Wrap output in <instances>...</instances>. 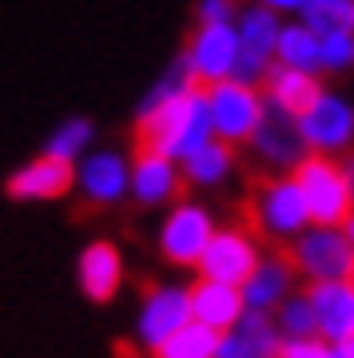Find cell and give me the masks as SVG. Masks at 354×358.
<instances>
[{
    "label": "cell",
    "mask_w": 354,
    "mask_h": 358,
    "mask_svg": "<svg viewBox=\"0 0 354 358\" xmlns=\"http://www.w3.org/2000/svg\"><path fill=\"white\" fill-rule=\"evenodd\" d=\"M303 294L311 303V310H315L318 338L330 346L346 343L354 334V287L351 282H311Z\"/></svg>",
    "instance_id": "obj_14"
},
{
    "label": "cell",
    "mask_w": 354,
    "mask_h": 358,
    "mask_svg": "<svg viewBox=\"0 0 354 358\" xmlns=\"http://www.w3.org/2000/svg\"><path fill=\"white\" fill-rule=\"evenodd\" d=\"M295 267L291 259L283 255V251H275V255H267L259 267H255V275L247 282H243V303H247V310H259V315H271V310H278L287 299H291V287H295Z\"/></svg>",
    "instance_id": "obj_19"
},
{
    "label": "cell",
    "mask_w": 354,
    "mask_h": 358,
    "mask_svg": "<svg viewBox=\"0 0 354 358\" xmlns=\"http://www.w3.org/2000/svg\"><path fill=\"white\" fill-rule=\"evenodd\" d=\"M72 187H76V164L56 159V155H36L32 164H24L20 171H13L8 183H4L8 199H20V203H48V199H64Z\"/></svg>",
    "instance_id": "obj_12"
},
{
    "label": "cell",
    "mask_w": 354,
    "mask_h": 358,
    "mask_svg": "<svg viewBox=\"0 0 354 358\" xmlns=\"http://www.w3.org/2000/svg\"><path fill=\"white\" fill-rule=\"evenodd\" d=\"M275 331L283 343H303V338H318L315 327V310L306 303V294H291L275 315Z\"/></svg>",
    "instance_id": "obj_25"
},
{
    "label": "cell",
    "mask_w": 354,
    "mask_h": 358,
    "mask_svg": "<svg viewBox=\"0 0 354 358\" xmlns=\"http://www.w3.org/2000/svg\"><path fill=\"white\" fill-rule=\"evenodd\" d=\"M243 219L259 239H275L283 247L311 227L299 183L291 176H267V171L251 176V187L243 199Z\"/></svg>",
    "instance_id": "obj_2"
},
{
    "label": "cell",
    "mask_w": 354,
    "mask_h": 358,
    "mask_svg": "<svg viewBox=\"0 0 354 358\" xmlns=\"http://www.w3.org/2000/svg\"><path fill=\"white\" fill-rule=\"evenodd\" d=\"M231 171H235V148L223 140H211L207 148L183 159V183H191V187H215Z\"/></svg>",
    "instance_id": "obj_21"
},
{
    "label": "cell",
    "mask_w": 354,
    "mask_h": 358,
    "mask_svg": "<svg viewBox=\"0 0 354 358\" xmlns=\"http://www.w3.org/2000/svg\"><path fill=\"white\" fill-rule=\"evenodd\" d=\"M191 299V322H199L207 331L227 334L239 327V319L247 315V303H243L239 287H227V282H211V279H195L187 287Z\"/></svg>",
    "instance_id": "obj_15"
},
{
    "label": "cell",
    "mask_w": 354,
    "mask_h": 358,
    "mask_svg": "<svg viewBox=\"0 0 354 358\" xmlns=\"http://www.w3.org/2000/svg\"><path fill=\"white\" fill-rule=\"evenodd\" d=\"M115 355H120V358H139L136 350H132V346H120V350H115Z\"/></svg>",
    "instance_id": "obj_34"
},
{
    "label": "cell",
    "mask_w": 354,
    "mask_h": 358,
    "mask_svg": "<svg viewBox=\"0 0 354 358\" xmlns=\"http://www.w3.org/2000/svg\"><path fill=\"white\" fill-rule=\"evenodd\" d=\"M278 350L283 338L275 331V319L259 310H247L239 327L219 338V358H278Z\"/></svg>",
    "instance_id": "obj_20"
},
{
    "label": "cell",
    "mask_w": 354,
    "mask_h": 358,
    "mask_svg": "<svg viewBox=\"0 0 354 358\" xmlns=\"http://www.w3.org/2000/svg\"><path fill=\"white\" fill-rule=\"evenodd\" d=\"M207 96V112H211V131H215V140L231 143V148H247L251 136L259 131L263 124V92L255 88V84H243V80H219L211 88H203Z\"/></svg>",
    "instance_id": "obj_4"
},
{
    "label": "cell",
    "mask_w": 354,
    "mask_h": 358,
    "mask_svg": "<svg viewBox=\"0 0 354 358\" xmlns=\"http://www.w3.org/2000/svg\"><path fill=\"white\" fill-rule=\"evenodd\" d=\"M88 143H92V124H88V120H64L60 128L48 136V148H44V155H56V159L76 164V155L84 152Z\"/></svg>",
    "instance_id": "obj_26"
},
{
    "label": "cell",
    "mask_w": 354,
    "mask_h": 358,
    "mask_svg": "<svg viewBox=\"0 0 354 358\" xmlns=\"http://www.w3.org/2000/svg\"><path fill=\"white\" fill-rule=\"evenodd\" d=\"M299 131L311 152L318 155H339L351 152L354 143V103L334 96V92H323L318 103L299 120Z\"/></svg>",
    "instance_id": "obj_11"
},
{
    "label": "cell",
    "mask_w": 354,
    "mask_h": 358,
    "mask_svg": "<svg viewBox=\"0 0 354 358\" xmlns=\"http://www.w3.org/2000/svg\"><path fill=\"white\" fill-rule=\"evenodd\" d=\"M80 291L88 294L92 303H112L120 287H124V255L112 239H96L84 247V255L76 263Z\"/></svg>",
    "instance_id": "obj_17"
},
{
    "label": "cell",
    "mask_w": 354,
    "mask_h": 358,
    "mask_svg": "<svg viewBox=\"0 0 354 358\" xmlns=\"http://www.w3.org/2000/svg\"><path fill=\"white\" fill-rule=\"evenodd\" d=\"M191 322V299L187 287H171V282H155L143 291L139 303V319H136V338L143 350H160V346L179 334Z\"/></svg>",
    "instance_id": "obj_10"
},
{
    "label": "cell",
    "mask_w": 354,
    "mask_h": 358,
    "mask_svg": "<svg viewBox=\"0 0 354 358\" xmlns=\"http://www.w3.org/2000/svg\"><path fill=\"white\" fill-rule=\"evenodd\" d=\"M334 358H354V334L346 338V343H339V346H334Z\"/></svg>",
    "instance_id": "obj_31"
},
{
    "label": "cell",
    "mask_w": 354,
    "mask_h": 358,
    "mask_svg": "<svg viewBox=\"0 0 354 358\" xmlns=\"http://www.w3.org/2000/svg\"><path fill=\"white\" fill-rule=\"evenodd\" d=\"M342 235H346V243H351V247H354V215H351V219H346V227H342Z\"/></svg>",
    "instance_id": "obj_33"
},
{
    "label": "cell",
    "mask_w": 354,
    "mask_h": 358,
    "mask_svg": "<svg viewBox=\"0 0 354 358\" xmlns=\"http://www.w3.org/2000/svg\"><path fill=\"white\" fill-rule=\"evenodd\" d=\"M215 140L211 131V112H207V96L195 80L187 76V68L179 60L167 80L143 100L132 128V152H152L167 155V159H187L199 148Z\"/></svg>",
    "instance_id": "obj_1"
},
{
    "label": "cell",
    "mask_w": 354,
    "mask_h": 358,
    "mask_svg": "<svg viewBox=\"0 0 354 358\" xmlns=\"http://www.w3.org/2000/svg\"><path fill=\"white\" fill-rule=\"evenodd\" d=\"M275 60L283 68H295V72H311V76H315L318 68H323V60H318V36L306 24L283 28V32H278Z\"/></svg>",
    "instance_id": "obj_22"
},
{
    "label": "cell",
    "mask_w": 354,
    "mask_h": 358,
    "mask_svg": "<svg viewBox=\"0 0 354 358\" xmlns=\"http://www.w3.org/2000/svg\"><path fill=\"white\" fill-rule=\"evenodd\" d=\"M306 4H330V0H306Z\"/></svg>",
    "instance_id": "obj_35"
},
{
    "label": "cell",
    "mask_w": 354,
    "mask_h": 358,
    "mask_svg": "<svg viewBox=\"0 0 354 358\" xmlns=\"http://www.w3.org/2000/svg\"><path fill=\"white\" fill-rule=\"evenodd\" d=\"M306 0H259V8H271V13H291V8H303Z\"/></svg>",
    "instance_id": "obj_30"
},
{
    "label": "cell",
    "mask_w": 354,
    "mask_h": 358,
    "mask_svg": "<svg viewBox=\"0 0 354 358\" xmlns=\"http://www.w3.org/2000/svg\"><path fill=\"white\" fill-rule=\"evenodd\" d=\"M247 148H251L255 164L263 167L267 176H291L295 167L311 155L303 131H299V120L278 112V108H267L263 112V124H259V131L251 136Z\"/></svg>",
    "instance_id": "obj_9"
},
{
    "label": "cell",
    "mask_w": 354,
    "mask_h": 358,
    "mask_svg": "<svg viewBox=\"0 0 354 358\" xmlns=\"http://www.w3.org/2000/svg\"><path fill=\"white\" fill-rule=\"evenodd\" d=\"M278 358H334V346L323 338H303V343H283Z\"/></svg>",
    "instance_id": "obj_28"
},
{
    "label": "cell",
    "mask_w": 354,
    "mask_h": 358,
    "mask_svg": "<svg viewBox=\"0 0 354 358\" xmlns=\"http://www.w3.org/2000/svg\"><path fill=\"white\" fill-rule=\"evenodd\" d=\"M295 275L311 282H351L354 275V247L346 243L342 227H306L299 239L283 247Z\"/></svg>",
    "instance_id": "obj_5"
},
{
    "label": "cell",
    "mask_w": 354,
    "mask_h": 358,
    "mask_svg": "<svg viewBox=\"0 0 354 358\" xmlns=\"http://www.w3.org/2000/svg\"><path fill=\"white\" fill-rule=\"evenodd\" d=\"M199 24H231V16H235V0H199Z\"/></svg>",
    "instance_id": "obj_29"
},
{
    "label": "cell",
    "mask_w": 354,
    "mask_h": 358,
    "mask_svg": "<svg viewBox=\"0 0 354 358\" xmlns=\"http://www.w3.org/2000/svg\"><path fill=\"white\" fill-rule=\"evenodd\" d=\"M259 92H263L267 108H278V112L303 120V115L318 103L323 84H318V76H311V72H295V68L271 64L267 76H263V84H259Z\"/></svg>",
    "instance_id": "obj_18"
},
{
    "label": "cell",
    "mask_w": 354,
    "mask_h": 358,
    "mask_svg": "<svg viewBox=\"0 0 354 358\" xmlns=\"http://www.w3.org/2000/svg\"><path fill=\"white\" fill-rule=\"evenodd\" d=\"M291 179L303 192L311 227H346V219L354 215V192H351V179H346V171H342V164L334 155L311 152L291 171Z\"/></svg>",
    "instance_id": "obj_3"
},
{
    "label": "cell",
    "mask_w": 354,
    "mask_h": 358,
    "mask_svg": "<svg viewBox=\"0 0 354 358\" xmlns=\"http://www.w3.org/2000/svg\"><path fill=\"white\" fill-rule=\"evenodd\" d=\"M76 187L96 207H112L132 192V164L120 152H92L76 167Z\"/></svg>",
    "instance_id": "obj_13"
},
{
    "label": "cell",
    "mask_w": 354,
    "mask_h": 358,
    "mask_svg": "<svg viewBox=\"0 0 354 358\" xmlns=\"http://www.w3.org/2000/svg\"><path fill=\"white\" fill-rule=\"evenodd\" d=\"M318 40L327 36H354V0H330V4H306L303 20Z\"/></svg>",
    "instance_id": "obj_24"
},
{
    "label": "cell",
    "mask_w": 354,
    "mask_h": 358,
    "mask_svg": "<svg viewBox=\"0 0 354 358\" xmlns=\"http://www.w3.org/2000/svg\"><path fill=\"white\" fill-rule=\"evenodd\" d=\"M219 338H223V334L207 331L199 322H187L183 331L171 334V338L155 350V358H219Z\"/></svg>",
    "instance_id": "obj_23"
},
{
    "label": "cell",
    "mask_w": 354,
    "mask_h": 358,
    "mask_svg": "<svg viewBox=\"0 0 354 358\" xmlns=\"http://www.w3.org/2000/svg\"><path fill=\"white\" fill-rule=\"evenodd\" d=\"M239 64V32L231 24H199L183 48V68L199 88H211L219 80L235 76Z\"/></svg>",
    "instance_id": "obj_8"
},
{
    "label": "cell",
    "mask_w": 354,
    "mask_h": 358,
    "mask_svg": "<svg viewBox=\"0 0 354 358\" xmlns=\"http://www.w3.org/2000/svg\"><path fill=\"white\" fill-rule=\"evenodd\" d=\"M342 171H346V179H351V192H354V152L342 159Z\"/></svg>",
    "instance_id": "obj_32"
},
{
    "label": "cell",
    "mask_w": 354,
    "mask_h": 358,
    "mask_svg": "<svg viewBox=\"0 0 354 358\" xmlns=\"http://www.w3.org/2000/svg\"><path fill=\"white\" fill-rule=\"evenodd\" d=\"M318 60H323L327 72H346V68H354V36L318 40Z\"/></svg>",
    "instance_id": "obj_27"
},
{
    "label": "cell",
    "mask_w": 354,
    "mask_h": 358,
    "mask_svg": "<svg viewBox=\"0 0 354 358\" xmlns=\"http://www.w3.org/2000/svg\"><path fill=\"white\" fill-rule=\"evenodd\" d=\"M351 287H354V275H351Z\"/></svg>",
    "instance_id": "obj_36"
},
{
    "label": "cell",
    "mask_w": 354,
    "mask_h": 358,
    "mask_svg": "<svg viewBox=\"0 0 354 358\" xmlns=\"http://www.w3.org/2000/svg\"><path fill=\"white\" fill-rule=\"evenodd\" d=\"M183 176H179L176 159L152 152H132V195L143 207H160V203H179L183 195Z\"/></svg>",
    "instance_id": "obj_16"
},
{
    "label": "cell",
    "mask_w": 354,
    "mask_h": 358,
    "mask_svg": "<svg viewBox=\"0 0 354 358\" xmlns=\"http://www.w3.org/2000/svg\"><path fill=\"white\" fill-rule=\"evenodd\" d=\"M263 263L259 255V235H255L247 223H231V227H215L211 243L199 259V279L211 282H227V287H239L255 275V267Z\"/></svg>",
    "instance_id": "obj_6"
},
{
    "label": "cell",
    "mask_w": 354,
    "mask_h": 358,
    "mask_svg": "<svg viewBox=\"0 0 354 358\" xmlns=\"http://www.w3.org/2000/svg\"><path fill=\"white\" fill-rule=\"evenodd\" d=\"M211 235H215V219L211 211L199 203H187V199H179L167 219L160 223V255L164 263L171 267H199L203 251L211 243Z\"/></svg>",
    "instance_id": "obj_7"
}]
</instances>
